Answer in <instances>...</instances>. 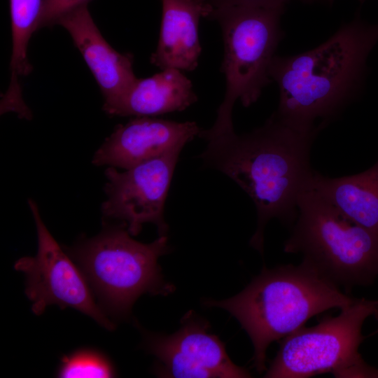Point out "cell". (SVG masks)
Returning <instances> with one entry per match:
<instances>
[{
  "label": "cell",
  "mask_w": 378,
  "mask_h": 378,
  "mask_svg": "<svg viewBox=\"0 0 378 378\" xmlns=\"http://www.w3.org/2000/svg\"><path fill=\"white\" fill-rule=\"evenodd\" d=\"M318 131L294 127L274 113L251 132L208 141L200 155L205 167L228 176L253 202L258 219L250 245L262 255L267 223L277 218L293 225L296 220L298 197L314 172L309 155Z\"/></svg>",
  "instance_id": "obj_1"
},
{
  "label": "cell",
  "mask_w": 378,
  "mask_h": 378,
  "mask_svg": "<svg viewBox=\"0 0 378 378\" xmlns=\"http://www.w3.org/2000/svg\"><path fill=\"white\" fill-rule=\"evenodd\" d=\"M378 42V23L356 18L327 41L304 52L275 55L270 77L279 88L275 115L303 130L321 128L317 119L335 117L359 92L370 52Z\"/></svg>",
  "instance_id": "obj_2"
},
{
  "label": "cell",
  "mask_w": 378,
  "mask_h": 378,
  "mask_svg": "<svg viewBox=\"0 0 378 378\" xmlns=\"http://www.w3.org/2000/svg\"><path fill=\"white\" fill-rule=\"evenodd\" d=\"M356 299L302 262L297 266L263 267L236 295L206 300L204 304L225 309L239 321L253 346V367L262 373L272 342L304 326L312 316L330 309H342Z\"/></svg>",
  "instance_id": "obj_3"
},
{
  "label": "cell",
  "mask_w": 378,
  "mask_h": 378,
  "mask_svg": "<svg viewBox=\"0 0 378 378\" xmlns=\"http://www.w3.org/2000/svg\"><path fill=\"white\" fill-rule=\"evenodd\" d=\"M120 223L105 221L97 235L80 239L66 247V251L83 273L104 312L125 318L141 295L166 296L175 287L164 280L158 264L159 258L171 251L167 235L141 243Z\"/></svg>",
  "instance_id": "obj_4"
},
{
  "label": "cell",
  "mask_w": 378,
  "mask_h": 378,
  "mask_svg": "<svg viewBox=\"0 0 378 378\" xmlns=\"http://www.w3.org/2000/svg\"><path fill=\"white\" fill-rule=\"evenodd\" d=\"M284 251L347 292L378 275V234L349 220L318 192L306 186Z\"/></svg>",
  "instance_id": "obj_5"
},
{
  "label": "cell",
  "mask_w": 378,
  "mask_h": 378,
  "mask_svg": "<svg viewBox=\"0 0 378 378\" xmlns=\"http://www.w3.org/2000/svg\"><path fill=\"white\" fill-rule=\"evenodd\" d=\"M284 10V6H255L212 9L208 18L218 23L224 44L220 70L225 93L214 125L202 130L199 137L209 141L236 133L232 115L235 102L251 106L272 81L270 67L283 37Z\"/></svg>",
  "instance_id": "obj_6"
},
{
  "label": "cell",
  "mask_w": 378,
  "mask_h": 378,
  "mask_svg": "<svg viewBox=\"0 0 378 378\" xmlns=\"http://www.w3.org/2000/svg\"><path fill=\"white\" fill-rule=\"evenodd\" d=\"M378 301L356 299L337 316H326L316 326H302L280 342L264 377L307 378L330 372L336 377H368L372 367L358 352L365 319Z\"/></svg>",
  "instance_id": "obj_7"
},
{
  "label": "cell",
  "mask_w": 378,
  "mask_h": 378,
  "mask_svg": "<svg viewBox=\"0 0 378 378\" xmlns=\"http://www.w3.org/2000/svg\"><path fill=\"white\" fill-rule=\"evenodd\" d=\"M28 205L36 229L37 253L20 258L14 267L25 276V293L32 303V312L40 315L50 304L71 307L113 330L114 324L95 301L83 273L46 226L36 202L29 199Z\"/></svg>",
  "instance_id": "obj_8"
},
{
  "label": "cell",
  "mask_w": 378,
  "mask_h": 378,
  "mask_svg": "<svg viewBox=\"0 0 378 378\" xmlns=\"http://www.w3.org/2000/svg\"><path fill=\"white\" fill-rule=\"evenodd\" d=\"M183 148H175L124 172L108 167L104 172L106 199L101 205L103 218L125 223L132 236L149 223L156 226L159 236L167 235L164 204Z\"/></svg>",
  "instance_id": "obj_9"
},
{
  "label": "cell",
  "mask_w": 378,
  "mask_h": 378,
  "mask_svg": "<svg viewBox=\"0 0 378 378\" xmlns=\"http://www.w3.org/2000/svg\"><path fill=\"white\" fill-rule=\"evenodd\" d=\"M144 346L157 358L155 371L162 377L246 378L251 373L234 364L207 321L186 313L175 332L144 334Z\"/></svg>",
  "instance_id": "obj_10"
},
{
  "label": "cell",
  "mask_w": 378,
  "mask_h": 378,
  "mask_svg": "<svg viewBox=\"0 0 378 378\" xmlns=\"http://www.w3.org/2000/svg\"><path fill=\"white\" fill-rule=\"evenodd\" d=\"M202 130L193 121L135 117L115 127L94 153L92 163L127 169L175 148H183Z\"/></svg>",
  "instance_id": "obj_11"
},
{
  "label": "cell",
  "mask_w": 378,
  "mask_h": 378,
  "mask_svg": "<svg viewBox=\"0 0 378 378\" xmlns=\"http://www.w3.org/2000/svg\"><path fill=\"white\" fill-rule=\"evenodd\" d=\"M69 33L94 76L104 97L103 110L108 113L137 80L133 56L116 51L105 40L88 6L80 7L58 22Z\"/></svg>",
  "instance_id": "obj_12"
},
{
  "label": "cell",
  "mask_w": 378,
  "mask_h": 378,
  "mask_svg": "<svg viewBox=\"0 0 378 378\" xmlns=\"http://www.w3.org/2000/svg\"><path fill=\"white\" fill-rule=\"evenodd\" d=\"M162 5L158 43L150 62L161 70L193 71L202 50L200 21L209 18L212 8L206 0H162Z\"/></svg>",
  "instance_id": "obj_13"
},
{
  "label": "cell",
  "mask_w": 378,
  "mask_h": 378,
  "mask_svg": "<svg viewBox=\"0 0 378 378\" xmlns=\"http://www.w3.org/2000/svg\"><path fill=\"white\" fill-rule=\"evenodd\" d=\"M197 100L190 80L178 69H166L150 77L137 78L108 115L153 117L182 111Z\"/></svg>",
  "instance_id": "obj_14"
},
{
  "label": "cell",
  "mask_w": 378,
  "mask_h": 378,
  "mask_svg": "<svg viewBox=\"0 0 378 378\" xmlns=\"http://www.w3.org/2000/svg\"><path fill=\"white\" fill-rule=\"evenodd\" d=\"M353 223L378 234V160L354 175L330 178L314 171L306 186Z\"/></svg>",
  "instance_id": "obj_15"
},
{
  "label": "cell",
  "mask_w": 378,
  "mask_h": 378,
  "mask_svg": "<svg viewBox=\"0 0 378 378\" xmlns=\"http://www.w3.org/2000/svg\"><path fill=\"white\" fill-rule=\"evenodd\" d=\"M115 370L103 354L90 349L77 350L64 356L57 371L59 377H113Z\"/></svg>",
  "instance_id": "obj_16"
},
{
  "label": "cell",
  "mask_w": 378,
  "mask_h": 378,
  "mask_svg": "<svg viewBox=\"0 0 378 378\" xmlns=\"http://www.w3.org/2000/svg\"><path fill=\"white\" fill-rule=\"evenodd\" d=\"M92 0H43L36 31L58 24L65 15L74 10L88 6Z\"/></svg>",
  "instance_id": "obj_17"
},
{
  "label": "cell",
  "mask_w": 378,
  "mask_h": 378,
  "mask_svg": "<svg viewBox=\"0 0 378 378\" xmlns=\"http://www.w3.org/2000/svg\"><path fill=\"white\" fill-rule=\"evenodd\" d=\"M212 9L240 6H285L290 0H206ZM310 1V0H303Z\"/></svg>",
  "instance_id": "obj_18"
},
{
  "label": "cell",
  "mask_w": 378,
  "mask_h": 378,
  "mask_svg": "<svg viewBox=\"0 0 378 378\" xmlns=\"http://www.w3.org/2000/svg\"><path fill=\"white\" fill-rule=\"evenodd\" d=\"M374 316L378 320V304H377V310L375 313L374 314ZM376 333H378V329L373 334H376Z\"/></svg>",
  "instance_id": "obj_19"
}]
</instances>
